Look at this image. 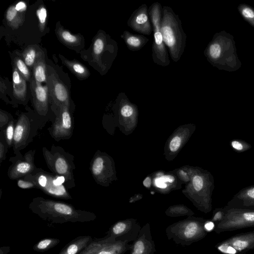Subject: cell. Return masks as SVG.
Returning <instances> with one entry per match:
<instances>
[{
	"label": "cell",
	"mask_w": 254,
	"mask_h": 254,
	"mask_svg": "<svg viewBox=\"0 0 254 254\" xmlns=\"http://www.w3.org/2000/svg\"><path fill=\"white\" fill-rule=\"evenodd\" d=\"M121 113L124 117H129L133 114V108L129 105H125L122 107Z\"/></svg>",
	"instance_id": "cell-42"
},
{
	"label": "cell",
	"mask_w": 254,
	"mask_h": 254,
	"mask_svg": "<svg viewBox=\"0 0 254 254\" xmlns=\"http://www.w3.org/2000/svg\"><path fill=\"white\" fill-rule=\"evenodd\" d=\"M60 243V240L57 238H46L35 244L33 249L38 252H46L56 247Z\"/></svg>",
	"instance_id": "cell-25"
},
{
	"label": "cell",
	"mask_w": 254,
	"mask_h": 254,
	"mask_svg": "<svg viewBox=\"0 0 254 254\" xmlns=\"http://www.w3.org/2000/svg\"><path fill=\"white\" fill-rule=\"evenodd\" d=\"M206 219L189 216L169 225L165 230L169 240L182 246H189L205 237L208 232L205 228Z\"/></svg>",
	"instance_id": "cell-4"
},
{
	"label": "cell",
	"mask_w": 254,
	"mask_h": 254,
	"mask_svg": "<svg viewBox=\"0 0 254 254\" xmlns=\"http://www.w3.org/2000/svg\"><path fill=\"white\" fill-rule=\"evenodd\" d=\"M230 145L236 152L242 153L251 148L252 146L247 141L240 139H234L230 141Z\"/></svg>",
	"instance_id": "cell-33"
},
{
	"label": "cell",
	"mask_w": 254,
	"mask_h": 254,
	"mask_svg": "<svg viewBox=\"0 0 254 254\" xmlns=\"http://www.w3.org/2000/svg\"><path fill=\"white\" fill-rule=\"evenodd\" d=\"M215 224L210 220H207L205 224V228L207 232L213 230Z\"/></svg>",
	"instance_id": "cell-45"
},
{
	"label": "cell",
	"mask_w": 254,
	"mask_h": 254,
	"mask_svg": "<svg viewBox=\"0 0 254 254\" xmlns=\"http://www.w3.org/2000/svg\"><path fill=\"white\" fill-rule=\"evenodd\" d=\"M17 185L19 188L22 189L37 188L36 185L33 182L23 179H19L17 180Z\"/></svg>",
	"instance_id": "cell-38"
},
{
	"label": "cell",
	"mask_w": 254,
	"mask_h": 254,
	"mask_svg": "<svg viewBox=\"0 0 254 254\" xmlns=\"http://www.w3.org/2000/svg\"><path fill=\"white\" fill-rule=\"evenodd\" d=\"M36 14L39 20V29L42 32L44 30L47 17L46 8L44 6H41L37 10Z\"/></svg>",
	"instance_id": "cell-35"
},
{
	"label": "cell",
	"mask_w": 254,
	"mask_h": 254,
	"mask_svg": "<svg viewBox=\"0 0 254 254\" xmlns=\"http://www.w3.org/2000/svg\"><path fill=\"white\" fill-rule=\"evenodd\" d=\"M155 182L156 186L158 188L165 189L167 187V185L165 183L162 182L158 180L157 179L155 180Z\"/></svg>",
	"instance_id": "cell-47"
},
{
	"label": "cell",
	"mask_w": 254,
	"mask_h": 254,
	"mask_svg": "<svg viewBox=\"0 0 254 254\" xmlns=\"http://www.w3.org/2000/svg\"><path fill=\"white\" fill-rule=\"evenodd\" d=\"M181 144V139L179 136L174 137L171 140L170 143V149L173 151L175 152L177 151Z\"/></svg>",
	"instance_id": "cell-41"
},
{
	"label": "cell",
	"mask_w": 254,
	"mask_h": 254,
	"mask_svg": "<svg viewBox=\"0 0 254 254\" xmlns=\"http://www.w3.org/2000/svg\"><path fill=\"white\" fill-rule=\"evenodd\" d=\"M157 179L163 183H165L166 182L172 183L175 180L173 176L170 175L163 176L159 178H157Z\"/></svg>",
	"instance_id": "cell-44"
},
{
	"label": "cell",
	"mask_w": 254,
	"mask_h": 254,
	"mask_svg": "<svg viewBox=\"0 0 254 254\" xmlns=\"http://www.w3.org/2000/svg\"><path fill=\"white\" fill-rule=\"evenodd\" d=\"M16 10L21 13L24 12L26 9V4L23 1H19L15 6Z\"/></svg>",
	"instance_id": "cell-43"
},
{
	"label": "cell",
	"mask_w": 254,
	"mask_h": 254,
	"mask_svg": "<svg viewBox=\"0 0 254 254\" xmlns=\"http://www.w3.org/2000/svg\"><path fill=\"white\" fill-rule=\"evenodd\" d=\"M207 61L220 70L235 71L242 66L234 36L225 30L216 32L204 51Z\"/></svg>",
	"instance_id": "cell-2"
},
{
	"label": "cell",
	"mask_w": 254,
	"mask_h": 254,
	"mask_svg": "<svg viewBox=\"0 0 254 254\" xmlns=\"http://www.w3.org/2000/svg\"><path fill=\"white\" fill-rule=\"evenodd\" d=\"M10 251L9 246H3L0 248V254H7Z\"/></svg>",
	"instance_id": "cell-46"
},
{
	"label": "cell",
	"mask_w": 254,
	"mask_h": 254,
	"mask_svg": "<svg viewBox=\"0 0 254 254\" xmlns=\"http://www.w3.org/2000/svg\"><path fill=\"white\" fill-rule=\"evenodd\" d=\"M8 148L5 140L3 141L1 138L0 141V163L5 160Z\"/></svg>",
	"instance_id": "cell-40"
},
{
	"label": "cell",
	"mask_w": 254,
	"mask_h": 254,
	"mask_svg": "<svg viewBox=\"0 0 254 254\" xmlns=\"http://www.w3.org/2000/svg\"><path fill=\"white\" fill-rule=\"evenodd\" d=\"M15 126V124L14 120L11 119L8 125L2 130L4 132V140L8 148L12 147Z\"/></svg>",
	"instance_id": "cell-31"
},
{
	"label": "cell",
	"mask_w": 254,
	"mask_h": 254,
	"mask_svg": "<svg viewBox=\"0 0 254 254\" xmlns=\"http://www.w3.org/2000/svg\"><path fill=\"white\" fill-rule=\"evenodd\" d=\"M237 8L244 19L254 28V8L247 4L241 3Z\"/></svg>",
	"instance_id": "cell-27"
},
{
	"label": "cell",
	"mask_w": 254,
	"mask_h": 254,
	"mask_svg": "<svg viewBox=\"0 0 254 254\" xmlns=\"http://www.w3.org/2000/svg\"><path fill=\"white\" fill-rule=\"evenodd\" d=\"M143 185L149 188L150 187L151 185V180L149 177H147L144 181H143Z\"/></svg>",
	"instance_id": "cell-48"
},
{
	"label": "cell",
	"mask_w": 254,
	"mask_h": 254,
	"mask_svg": "<svg viewBox=\"0 0 254 254\" xmlns=\"http://www.w3.org/2000/svg\"><path fill=\"white\" fill-rule=\"evenodd\" d=\"M14 66L23 78L27 81L31 79V74L28 66L20 58L16 57L14 60Z\"/></svg>",
	"instance_id": "cell-32"
},
{
	"label": "cell",
	"mask_w": 254,
	"mask_h": 254,
	"mask_svg": "<svg viewBox=\"0 0 254 254\" xmlns=\"http://www.w3.org/2000/svg\"><path fill=\"white\" fill-rule=\"evenodd\" d=\"M64 64L79 78H84L88 76L89 72L88 69L81 64L76 62L63 60Z\"/></svg>",
	"instance_id": "cell-26"
},
{
	"label": "cell",
	"mask_w": 254,
	"mask_h": 254,
	"mask_svg": "<svg viewBox=\"0 0 254 254\" xmlns=\"http://www.w3.org/2000/svg\"><path fill=\"white\" fill-rule=\"evenodd\" d=\"M215 248L223 254H245L254 250V231L233 236L217 243Z\"/></svg>",
	"instance_id": "cell-10"
},
{
	"label": "cell",
	"mask_w": 254,
	"mask_h": 254,
	"mask_svg": "<svg viewBox=\"0 0 254 254\" xmlns=\"http://www.w3.org/2000/svg\"><path fill=\"white\" fill-rule=\"evenodd\" d=\"M142 227L133 218L120 220L114 224L105 236L116 241L128 243L134 241L138 237Z\"/></svg>",
	"instance_id": "cell-11"
},
{
	"label": "cell",
	"mask_w": 254,
	"mask_h": 254,
	"mask_svg": "<svg viewBox=\"0 0 254 254\" xmlns=\"http://www.w3.org/2000/svg\"><path fill=\"white\" fill-rule=\"evenodd\" d=\"M231 208L254 209V185L240 190L226 204Z\"/></svg>",
	"instance_id": "cell-18"
},
{
	"label": "cell",
	"mask_w": 254,
	"mask_h": 254,
	"mask_svg": "<svg viewBox=\"0 0 254 254\" xmlns=\"http://www.w3.org/2000/svg\"><path fill=\"white\" fill-rule=\"evenodd\" d=\"M127 26L132 30L144 36H149L153 27L148 12V7L145 3L141 4L131 14L127 21Z\"/></svg>",
	"instance_id": "cell-15"
},
{
	"label": "cell",
	"mask_w": 254,
	"mask_h": 254,
	"mask_svg": "<svg viewBox=\"0 0 254 254\" xmlns=\"http://www.w3.org/2000/svg\"><path fill=\"white\" fill-rule=\"evenodd\" d=\"M51 136L57 141L70 138L73 132L72 117L69 111V105L60 107L56 119L49 128Z\"/></svg>",
	"instance_id": "cell-13"
},
{
	"label": "cell",
	"mask_w": 254,
	"mask_h": 254,
	"mask_svg": "<svg viewBox=\"0 0 254 254\" xmlns=\"http://www.w3.org/2000/svg\"><path fill=\"white\" fill-rule=\"evenodd\" d=\"M30 89L33 96L34 106L40 116H46L48 111L49 91L48 86H43L35 80L30 82Z\"/></svg>",
	"instance_id": "cell-17"
},
{
	"label": "cell",
	"mask_w": 254,
	"mask_h": 254,
	"mask_svg": "<svg viewBox=\"0 0 254 254\" xmlns=\"http://www.w3.org/2000/svg\"><path fill=\"white\" fill-rule=\"evenodd\" d=\"M166 214L170 217H178L181 216H192L193 212L184 206H176L170 207L166 211Z\"/></svg>",
	"instance_id": "cell-30"
},
{
	"label": "cell",
	"mask_w": 254,
	"mask_h": 254,
	"mask_svg": "<svg viewBox=\"0 0 254 254\" xmlns=\"http://www.w3.org/2000/svg\"><path fill=\"white\" fill-rule=\"evenodd\" d=\"M35 150H30L24 156L10 158L12 164L9 167L7 175L12 180L21 179L32 173L37 168L34 163Z\"/></svg>",
	"instance_id": "cell-14"
},
{
	"label": "cell",
	"mask_w": 254,
	"mask_h": 254,
	"mask_svg": "<svg viewBox=\"0 0 254 254\" xmlns=\"http://www.w3.org/2000/svg\"><path fill=\"white\" fill-rule=\"evenodd\" d=\"M57 33L61 40L68 45L75 46L80 42L81 38L79 36L73 35L69 31L62 28H59Z\"/></svg>",
	"instance_id": "cell-28"
},
{
	"label": "cell",
	"mask_w": 254,
	"mask_h": 254,
	"mask_svg": "<svg viewBox=\"0 0 254 254\" xmlns=\"http://www.w3.org/2000/svg\"><path fill=\"white\" fill-rule=\"evenodd\" d=\"M161 32L171 60L178 62L185 52L187 35L178 15L169 6L162 7Z\"/></svg>",
	"instance_id": "cell-3"
},
{
	"label": "cell",
	"mask_w": 254,
	"mask_h": 254,
	"mask_svg": "<svg viewBox=\"0 0 254 254\" xmlns=\"http://www.w3.org/2000/svg\"><path fill=\"white\" fill-rule=\"evenodd\" d=\"M13 94L15 97L23 101L26 95V80L24 79L21 83L17 84H13Z\"/></svg>",
	"instance_id": "cell-34"
},
{
	"label": "cell",
	"mask_w": 254,
	"mask_h": 254,
	"mask_svg": "<svg viewBox=\"0 0 254 254\" xmlns=\"http://www.w3.org/2000/svg\"><path fill=\"white\" fill-rule=\"evenodd\" d=\"M127 48L132 52L141 49L149 41V39L142 34H136L125 30L121 35Z\"/></svg>",
	"instance_id": "cell-20"
},
{
	"label": "cell",
	"mask_w": 254,
	"mask_h": 254,
	"mask_svg": "<svg viewBox=\"0 0 254 254\" xmlns=\"http://www.w3.org/2000/svg\"><path fill=\"white\" fill-rule=\"evenodd\" d=\"M225 218L215 225L213 231L217 234L254 227V209H242L224 206Z\"/></svg>",
	"instance_id": "cell-8"
},
{
	"label": "cell",
	"mask_w": 254,
	"mask_h": 254,
	"mask_svg": "<svg viewBox=\"0 0 254 254\" xmlns=\"http://www.w3.org/2000/svg\"><path fill=\"white\" fill-rule=\"evenodd\" d=\"M162 6L158 2L153 3L148 8V12L153 27L154 40L152 47V58L154 64L165 67L170 60L169 52L161 32Z\"/></svg>",
	"instance_id": "cell-7"
},
{
	"label": "cell",
	"mask_w": 254,
	"mask_h": 254,
	"mask_svg": "<svg viewBox=\"0 0 254 254\" xmlns=\"http://www.w3.org/2000/svg\"><path fill=\"white\" fill-rule=\"evenodd\" d=\"M43 154L47 166L52 173L65 178L64 186L68 189L75 186L73 170L75 166L73 156L60 146L53 145L50 150L42 148Z\"/></svg>",
	"instance_id": "cell-5"
},
{
	"label": "cell",
	"mask_w": 254,
	"mask_h": 254,
	"mask_svg": "<svg viewBox=\"0 0 254 254\" xmlns=\"http://www.w3.org/2000/svg\"><path fill=\"white\" fill-rule=\"evenodd\" d=\"M49 91L54 103L60 108L63 105H69L68 91L63 83L49 77Z\"/></svg>",
	"instance_id": "cell-19"
},
{
	"label": "cell",
	"mask_w": 254,
	"mask_h": 254,
	"mask_svg": "<svg viewBox=\"0 0 254 254\" xmlns=\"http://www.w3.org/2000/svg\"><path fill=\"white\" fill-rule=\"evenodd\" d=\"M28 207L40 218L52 223H84L94 221L96 218L93 212L78 209L70 204L41 196L33 198Z\"/></svg>",
	"instance_id": "cell-1"
},
{
	"label": "cell",
	"mask_w": 254,
	"mask_h": 254,
	"mask_svg": "<svg viewBox=\"0 0 254 254\" xmlns=\"http://www.w3.org/2000/svg\"><path fill=\"white\" fill-rule=\"evenodd\" d=\"M129 254H154L156 250L149 223L142 227L136 239L130 244Z\"/></svg>",
	"instance_id": "cell-16"
},
{
	"label": "cell",
	"mask_w": 254,
	"mask_h": 254,
	"mask_svg": "<svg viewBox=\"0 0 254 254\" xmlns=\"http://www.w3.org/2000/svg\"><path fill=\"white\" fill-rule=\"evenodd\" d=\"M22 13L16 10L15 6H10L6 13V19L8 25L13 28H17L23 21Z\"/></svg>",
	"instance_id": "cell-23"
},
{
	"label": "cell",
	"mask_w": 254,
	"mask_h": 254,
	"mask_svg": "<svg viewBox=\"0 0 254 254\" xmlns=\"http://www.w3.org/2000/svg\"><path fill=\"white\" fill-rule=\"evenodd\" d=\"M205 181L201 176L196 175L194 177L192 183L194 189L196 191H200L204 188Z\"/></svg>",
	"instance_id": "cell-37"
},
{
	"label": "cell",
	"mask_w": 254,
	"mask_h": 254,
	"mask_svg": "<svg viewBox=\"0 0 254 254\" xmlns=\"http://www.w3.org/2000/svg\"><path fill=\"white\" fill-rule=\"evenodd\" d=\"M93 240L90 236H78L67 244L59 254H79Z\"/></svg>",
	"instance_id": "cell-21"
},
{
	"label": "cell",
	"mask_w": 254,
	"mask_h": 254,
	"mask_svg": "<svg viewBox=\"0 0 254 254\" xmlns=\"http://www.w3.org/2000/svg\"><path fill=\"white\" fill-rule=\"evenodd\" d=\"M21 179L33 182L37 189L48 195L64 199H72L64 185L65 178L63 176L36 168L32 173Z\"/></svg>",
	"instance_id": "cell-6"
},
{
	"label": "cell",
	"mask_w": 254,
	"mask_h": 254,
	"mask_svg": "<svg viewBox=\"0 0 254 254\" xmlns=\"http://www.w3.org/2000/svg\"><path fill=\"white\" fill-rule=\"evenodd\" d=\"M11 120L9 117L8 114L0 110V129L2 131L4 128L8 125Z\"/></svg>",
	"instance_id": "cell-39"
},
{
	"label": "cell",
	"mask_w": 254,
	"mask_h": 254,
	"mask_svg": "<svg viewBox=\"0 0 254 254\" xmlns=\"http://www.w3.org/2000/svg\"><path fill=\"white\" fill-rule=\"evenodd\" d=\"M44 56L42 54L38 58L33 68L34 79L40 83L46 82L47 80L46 63Z\"/></svg>",
	"instance_id": "cell-22"
},
{
	"label": "cell",
	"mask_w": 254,
	"mask_h": 254,
	"mask_svg": "<svg viewBox=\"0 0 254 254\" xmlns=\"http://www.w3.org/2000/svg\"><path fill=\"white\" fill-rule=\"evenodd\" d=\"M40 124L27 114H21L15 124L12 148L16 157L22 155L20 150L26 147L32 140Z\"/></svg>",
	"instance_id": "cell-9"
},
{
	"label": "cell",
	"mask_w": 254,
	"mask_h": 254,
	"mask_svg": "<svg viewBox=\"0 0 254 254\" xmlns=\"http://www.w3.org/2000/svg\"><path fill=\"white\" fill-rule=\"evenodd\" d=\"M225 214L226 209L224 206L216 208L214 210L212 217L210 220L215 225L224 220Z\"/></svg>",
	"instance_id": "cell-36"
},
{
	"label": "cell",
	"mask_w": 254,
	"mask_h": 254,
	"mask_svg": "<svg viewBox=\"0 0 254 254\" xmlns=\"http://www.w3.org/2000/svg\"><path fill=\"white\" fill-rule=\"evenodd\" d=\"M130 249V244L105 236L93 240L79 254H124Z\"/></svg>",
	"instance_id": "cell-12"
},
{
	"label": "cell",
	"mask_w": 254,
	"mask_h": 254,
	"mask_svg": "<svg viewBox=\"0 0 254 254\" xmlns=\"http://www.w3.org/2000/svg\"><path fill=\"white\" fill-rule=\"evenodd\" d=\"M42 55L37 49L33 46L27 47L22 53L23 61L30 68H33L38 58Z\"/></svg>",
	"instance_id": "cell-24"
},
{
	"label": "cell",
	"mask_w": 254,
	"mask_h": 254,
	"mask_svg": "<svg viewBox=\"0 0 254 254\" xmlns=\"http://www.w3.org/2000/svg\"><path fill=\"white\" fill-rule=\"evenodd\" d=\"M107 45H108V40L105 35L101 34L100 36L94 41L93 48V54L98 59H99V57L104 53Z\"/></svg>",
	"instance_id": "cell-29"
}]
</instances>
